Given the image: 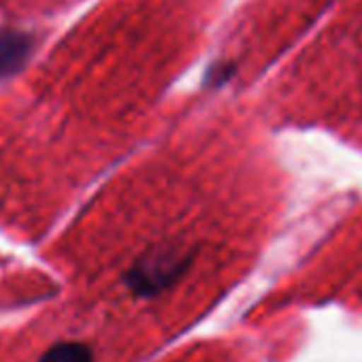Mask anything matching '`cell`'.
Instances as JSON below:
<instances>
[{
    "label": "cell",
    "instance_id": "obj_3",
    "mask_svg": "<svg viewBox=\"0 0 362 362\" xmlns=\"http://www.w3.org/2000/svg\"><path fill=\"white\" fill-rule=\"evenodd\" d=\"M41 362H94V351L90 345L79 341H64L49 347Z\"/></svg>",
    "mask_w": 362,
    "mask_h": 362
},
{
    "label": "cell",
    "instance_id": "obj_1",
    "mask_svg": "<svg viewBox=\"0 0 362 362\" xmlns=\"http://www.w3.org/2000/svg\"><path fill=\"white\" fill-rule=\"evenodd\" d=\"M192 264V252L179 245H158L143 254L124 275L126 286L143 298H151L186 275Z\"/></svg>",
    "mask_w": 362,
    "mask_h": 362
},
{
    "label": "cell",
    "instance_id": "obj_2",
    "mask_svg": "<svg viewBox=\"0 0 362 362\" xmlns=\"http://www.w3.org/2000/svg\"><path fill=\"white\" fill-rule=\"evenodd\" d=\"M37 49V37L20 28H0V79H9L24 71Z\"/></svg>",
    "mask_w": 362,
    "mask_h": 362
},
{
    "label": "cell",
    "instance_id": "obj_4",
    "mask_svg": "<svg viewBox=\"0 0 362 362\" xmlns=\"http://www.w3.org/2000/svg\"><path fill=\"white\" fill-rule=\"evenodd\" d=\"M235 71H237V66H235V62H216V64H211V69L207 71V75H205V83L207 86H224L233 75H235Z\"/></svg>",
    "mask_w": 362,
    "mask_h": 362
}]
</instances>
